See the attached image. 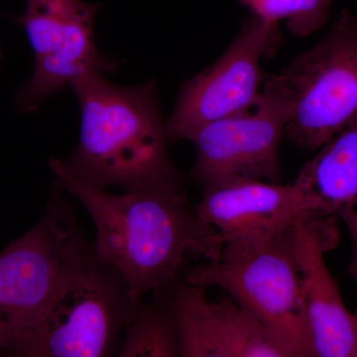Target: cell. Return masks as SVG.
Instances as JSON below:
<instances>
[{
	"mask_svg": "<svg viewBox=\"0 0 357 357\" xmlns=\"http://www.w3.org/2000/svg\"><path fill=\"white\" fill-rule=\"evenodd\" d=\"M49 165L55 189L88 211L96 227V255L123 277L136 302L173 283L189 256L208 261L222 255V237L191 208L183 190L112 195L75 177L59 158Z\"/></svg>",
	"mask_w": 357,
	"mask_h": 357,
	"instance_id": "6da1fadb",
	"label": "cell"
},
{
	"mask_svg": "<svg viewBox=\"0 0 357 357\" xmlns=\"http://www.w3.org/2000/svg\"><path fill=\"white\" fill-rule=\"evenodd\" d=\"M70 86L81 112V129L74 153L60 159L66 170L100 189L183 190L167 149L166 122L153 81L122 88L102 73H91Z\"/></svg>",
	"mask_w": 357,
	"mask_h": 357,
	"instance_id": "7a4b0ae2",
	"label": "cell"
},
{
	"mask_svg": "<svg viewBox=\"0 0 357 357\" xmlns=\"http://www.w3.org/2000/svg\"><path fill=\"white\" fill-rule=\"evenodd\" d=\"M139 302L123 277L89 245L67 271L46 311L3 354L27 357H105L119 354Z\"/></svg>",
	"mask_w": 357,
	"mask_h": 357,
	"instance_id": "3957f363",
	"label": "cell"
},
{
	"mask_svg": "<svg viewBox=\"0 0 357 357\" xmlns=\"http://www.w3.org/2000/svg\"><path fill=\"white\" fill-rule=\"evenodd\" d=\"M294 225L260 248L222 252L218 259L192 268L185 281L222 288L294 357L316 356L294 248Z\"/></svg>",
	"mask_w": 357,
	"mask_h": 357,
	"instance_id": "277c9868",
	"label": "cell"
},
{
	"mask_svg": "<svg viewBox=\"0 0 357 357\" xmlns=\"http://www.w3.org/2000/svg\"><path fill=\"white\" fill-rule=\"evenodd\" d=\"M88 246L64 198L0 251V352L36 325L68 268Z\"/></svg>",
	"mask_w": 357,
	"mask_h": 357,
	"instance_id": "5b68a950",
	"label": "cell"
},
{
	"mask_svg": "<svg viewBox=\"0 0 357 357\" xmlns=\"http://www.w3.org/2000/svg\"><path fill=\"white\" fill-rule=\"evenodd\" d=\"M279 74L292 98L285 135L316 151L357 117V16L342 10L325 38Z\"/></svg>",
	"mask_w": 357,
	"mask_h": 357,
	"instance_id": "8992f818",
	"label": "cell"
},
{
	"mask_svg": "<svg viewBox=\"0 0 357 357\" xmlns=\"http://www.w3.org/2000/svg\"><path fill=\"white\" fill-rule=\"evenodd\" d=\"M291 112L283 77L267 75L250 109L211 122L190 138L196 148L192 178L204 191L244 181L278 184L279 149Z\"/></svg>",
	"mask_w": 357,
	"mask_h": 357,
	"instance_id": "52a82bcc",
	"label": "cell"
},
{
	"mask_svg": "<svg viewBox=\"0 0 357 357\" xmlns=\"http://www.w3.org/2000/svg\"><path fill=\"white\" fill-rule=\"evenodd\" d=\"M100 7L84 0H26L25 13L16 21L34 52L35 64L16 96L21 112H35L47 98L86 75L117 69L119 63L96 46Z\"/></svg>",
	"mask_w": 357,
	"mask_h": 357,
	"instance_id": "ba28073f",
	"label": "cell"
},
{
	"mask_svg": "<svg viewBox=\"0 0 357 357\" xmlns=\"http://www.w3.org/2000/svg\"><path fill=\"white\" fill-rule=\"evenodd\" d=\"M279 42V25L249 14L222 57L183 84L166 122L169 143L190 140L206 124L250 109L267 76L262 59L276 51Z\"/></svg>",
	"mask_w": 357,
	"mask_h": 357,
	"instance_id": "9c48e42d",
	"label": "cell"
},
{
	"mask_svg": "<svg viewBox=\"0 0 357 357\" xmlns=\"http://www.w3.org/2000/svg\"><path fill=\"white\" fill-rule=\"evenodd\" d=\"M194 210L220 234L222 252L260 248L301 220L325 215L318 201L296 182L244 181L215 188L204 191Z\"/></svg>",
	"mask_w": 357,
	"mask_h": 357,
	"instance_id": "30bf717a",
	"label": "cell"
},
{
	"mask_svg": "<svg viewBox=\"0 0 357 357\" xmlns=\"http://www.w3.org/2000/svg\"><path fill=\"white\" fill-rule=\"evenodd\" d=\"M165 304L182 357H294L255 314L234 299L211 301L203 286L185 281Z\"/></svg>",
	"mask_w": 357,
	"mask_h": 357,
	"instance_id": "8fae6325",
	"label": "cell"
},
{
	"mask_svg": "<svg viewBox=\"0 0 357 357\" xmlns=\"http://www.w3.org/2000/svg\"><path fill=\"white\" fill-rule=\"evenodd\" d=\"M335 217L304 218L293 227L303 296L314 356L356 357L354 314L345 307L325 255L338 241Z\"/></svg>",
	"mask_w": 357,
	"mask_h": 357,
	"instance_id": "7c38bea8",
	"label": "cell"
},
{
	"mask_svg": "<svg viewBox=\"0 0 357 357\" xmlns=\"http://www.w3.org/2000/svg\"><path fill=\"white\" fill-rule=\"evenodd\" d=\"M324 215L342 218L357 238V117L301 169L295 181Z\"/></svg>",
	"mask_w": 357,
	"mask_h": 357,
	"instance_id": "4fadbf2b",
	"label": "cell"
},
{
	"mask_svg": "<svg viewBox=\"0 0 357 357\" xmlns=\"http://www.w3.org/2000/svg\"><path fill=\"white\" fill-rule=\"evenodd\" d=\"M117 356L121 357L181 356L180 338L172 312L164 303L140 301L129 321Z\"/></svg>",
	"mask_w": 357,
	"mask_h": 357,
	"instance_id": "5bb4252c",
	"label": "cell"
},
{
	"mask_svg": "<svg viewBox=\"0 0 357 357\" xmlns=\"http://www.w3.org/2000/svg\"><path fill=\"white\" fill-rule=\"evenodd\" d=\"M251 15L279 25L284 21L298 37L314 34L326 24L333 0H238Z\"/></svg>",
	"mask_w": 357,
	"mask_h": 357,
	"instance_id": "9a60e30c",
	"label": "cell"
},
{
	"mask_svg": "<svg viewBox=\"0 0 357 357\" xmlns=\"http://www.w3.org/2000/svg\"><path fill=\"white\" fill-rule=\"evenodd\" d=\"M354 321H356V357H357V312L354 314Z\"/></svg>",
	"mask_w": 357,
	"mask_h": 357,
	"instance_id": "2e32d148",
	"label": "cell"
},
{
	"mask_svg": "<svg viewBox=\"0 0 357 357\" xmlns=\"http://www.w3.org/2000/svg\"><path fill=\"white\" fill-rule=\"evenodd\" d=\"M0 58H1V52H0Z\"/></svg>",
	"mask_w": 357,
	"mask_h": 357,
	"instance_id": "e0dca14e",
	"label": "cell"
}]
</instances>
